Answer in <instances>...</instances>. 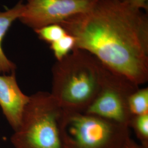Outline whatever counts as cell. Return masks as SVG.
<instances>
[{
  "label": "cell",
  "instance_id": "cell-12",
  "mask_svg": "<svg viewBox=\"0 0 148 148\" xmlns=\"http://www.w3.org/2000/svg\"><path fill=\"white\" fill-rule=\"evenodd\" d=\"M39 38L51 44L63 37L68 32L59 24H51L35 30Z\"/></svg>",
  "mask_w": 148,
  "mask_h": 148
},
{
  "label": "cell",
  "instance_id": "cell-10",
  "mask_svg": "<svg viewBox=\"0 0 148 148\" xmlns=\"http://www.w3.org/2000/svg\"><path fill=\"white\" fill-rule=\"evenodd\" d=\"M50 45V48L53 51L54 57L57 61H59L64 58L75 49L76 39L68 32L63 37Z\"/></svg>",
  "mask_w": 148,
  "mask_h": 148
},
{
  "label": "cell",
  "instance_id": "cell-8",
  "mask_svg": "<svg viewBox=\"0 0 148 148\" xmlns=\"http://www.w3.org/2000/svg\"><path fill=\"white\" fill-rule=\"evenodd\" d=\"M23 10L24 3L20 2L10 10L0 12V73H8L15 71L16 65L5 56L2 43L7 32L12 23L19 19Z\"/></svg>",
  "mask_w": 148,
  "mask_h": 148
},
{
  "label": "cell",
  "instance_id": "cell-11",
  "mask_svg": "<svg viewBox=\"0 0 148 148\" xmlns=\"http://www.w3.org/2000/svg\"><path fill=\"white\" fill-rule=\"evenodd\" d=\"M132 127L137 138L144 148H148V114L133 116L130 127Z\"/></svg>",
  "mask_w": 148,
  "mask_h": 148
},
{
  "label": "cell",
  "instance_id": "cell-6",
  "mask_svg": "<svg viewBox=\"0 0 148 148\" xmlns=\"http://www.w3.org/2000/svg\"><path fill=\"white\" fill-rule=\"evenodd\" d=\"M97 0H27L19 20L34 30L90 10Z\"/></svg>",
  "mask_w": 148,
  "mask_h": 148
},
{
  "label": "cell",
  "instance_id": "cell-9",
  "mask_svg": "<svg viewBox=\"0 0 148 148\" xmlns=\"http://www.w3.org/2000/svg\"><path fill=\"white\" fill-rule=\"evenodd\" d=\"M128 106L132 116L148 114V88H138L128 98Z\"/></svg>",
  "mask_w": 148,
  "mask_h": 148
},
{
  "label": "cell",
  "instance_id": "cell-4",
  "mask_svg": "<svg viewBox=\"0 0 148 148\" xmlns=\"http://www.w3.org/2000/svg\"><path fill=\"white\" fill-rule=\"evenodd\" d=\"M63 109L51 93L29 96L19 127L11 137L15 148H62L59 119Z\"/></svg>",
  "mask_w": 148,
  "mask_h": 148
},
{
  "label": "cell",
  "instance_id": "cell-13",
  "mask_svg": "<svg viewBox=\"0 0 148 148\" xmlns=\"http://www.w3.org/2000/svg\"><path fill=\"white\" fill-rule=\"evenodd\" d=\"M122 1L133 8L148 12V0H122Z\"/></svg>",
  "mask_w": 148,
  "mask_h": 148
},
{
  "label": "cell",
  "instance_id": "cell-2",
  "mask_svg": "<svg viewBox=\"0 0 148 148\" xmlns=\"http://www.w3.org/2000/svg\"><path fill=\"white\" fill-rule=\"evenodd\" d=\"M105 69L93 55L75 48L53 65L51 94L63 110L85 111L99 92Z\"/></svg>",
  "mask_w": 148,
  "mask_h": 148
},
{
  "label": "cell",
  "instance_id": "cell-7",
  "mask_svg": "<svg viewBox=\"0 0 148 148\" xmlns=\"http://www.w3.org/2000/svg\"><path fill=\"white\" fill-rule=\"evenodd\" d=\"M29 100L19 88L15 71L10 75H0V106L11 127L16 131Z\"/></svg>",
  "mask_w": 148,
  "mask_h": 148
},
{
  "label": "cell",
  "instance_id": "cell-3",
  "mask_svg": "<svg viewBox=\"0 0 148 148\" xmlns=\"http://www.w3.org/2000/svg\"><path fill=\"white\" fill-rule=\"evenodd\" d=\"M62 148H120L130 127L84 111L63 110L59 119Z\"/></svg>",
  "mask_w": 148,
  "mask_h": 148
},
{
  "label": "cell",
  "instance_id": "cell-5",
  "mask_svg": "<svg viewBox=\"0 0 148 148\" xmlns=\"http://www.w3.org/2000/svg\"><path fill=\"white\" fill-rule=\"evenodd\" d=\"M138 88L130 79L106 66L99 92L84 112L130 127L132 116L128 100Z\"/></svg>",
  "mask_w": 148,
  "mask_h": 148
},
{
  "label": "cell",
  "instance_id": "cell-14",
  "mask_svg": "<svg viewBox=\"0 0 148 148\" xmlns=\"http://www.w3.org/2000/svg\"><path fill=\"white\" fill-rule=\"evenodd\" d=\"M120 148H144L143 147L136 143L131 137Z\"/></svg>",
  "mask_w": 148,
  "mask_h": 148
},
{
  "label": "cell",
  "instance_id": "cell-1",
  "mask_svg": "<svg viewBox=\"0 0 148 148\" xmlns=\"http://www.w3.org/2000/svg\"><path fill=\"white\" fill-rule=\"evenodd\" d=\"M85 51L136 85L148 79V16L122 0H97L59 24Z\"/></svg>",
  "mask_w": 148,
  "mask_h": 148
}]
</instances>
